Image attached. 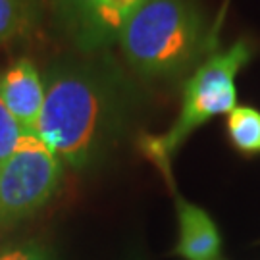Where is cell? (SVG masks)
I'll return each instance as SVG.
<instances>
[{
	"label": "cell",
	"mask_w": 260,
	"mask_h": 260,
	"mask_svg": "<svg viewBox=\"0 0 260 260\" xmlns=\"http://www.w3.org/2000/svg\"><path fill=\"white\" fill-rule=\"evenodd\" d=\"M35 135L77 172L96 166L127 127L133 89L110 58L56 60L43 75Z\"/></svg>",
	"instance_id": "6da1fadb"
},
{
	"label": "cell",
	"mask_w": 260,
	"mask_h": 260,
	"mask_svg": "<svg viewBox=\"0 0 260 260\" xmlns=\"http://www.w3.org/2000/svg\"><path fill=\"white\" fill-rule=\"evenodd\" d=\"M118 43L141 77L176 79L212 54L218 25L195 0H143Z\"/></svg>",
	"instance_id": "7a4b0ae2"
},
{
	"label": "cell",
	"mask_w": 260,
	"mask_h": 260,
	"mask_svg": "<svg viewBox=\"0 0 260 260\" xmlns=\"http://www.w3.org/2000/svg\"><path fill=\"white\" fill-rule=\"evenodd\" d=\"M252 58L249 41L239 39L232 47L214 50L193 70L183 85L177 120L162 135H143L139 149L164 176L168 187L174 185L172 160L193 133L216 116L230 114L237 106V75Z\"/></svg>",
	"instance_id": "3957f363"
},
{
	"label": "cell",
	"mask_w": 260,
	"mask_h": 260,
	"mask_svg": "<svg viewBox=\"0 0 260 260\" xmlns=\"http://www.w3.org/2000/svg\"><path fill=\"white\" fill-rule=\"evenodd\" d=\"M64 162L35 133H23L0 160V233L47 206L62 181Z\"/></svg>",
	"instance_id": "277c9868"
},
{
	"label": "cell",
	"mask_w": 260,
	"mask_h": 260,
	"mask_svg": "<svg viewBox=\"0 0 260 260\" xmlns=\"http://www.w3.org/2000/svg\"><path fill=\"white\" fill-rule=\"evenodd\" d=\"M143 0H54L60 27L83 54H96L118 43Z\"/></svg>",
	"instance_id": "5b68a950"
},
{
	"label": "cell",
	"mask_w": 260,
	"mask_h": 260,
	"mask_svg": "<svg viewBox=\"0 0 260 260\" xmlns=\"http://www.w3.org/2000/svg\"><path fill=\"white\" fill-rule=\"evenodd\" d=\"M0 96L23 133H35L45 104V81L29 58H18L0 74Z\"/></svg>",
	"instance_id": "8992f818"
},
{
	"label": "cell",
	"mask_w": 260,
	"mask_h": 260,
	"mask_svg": "<svg viewBox=\"0 0 260 260\" xmlns=\"http://www.w3.org/2000/svg\"><path fill=\"white\" fill-rule=\"evenodd\" d=\"M176 199L179 237L174 252L183 260H218L222 252V235L205 208L185 201L170 187Z\"/></svg>",
	"instance_id": "52a82bcc"
},
{
	"label": "cell",
	"mask_w": 260,
	"mask_h": 260,
	"mask_svg": "<svg viewBox=\"0 0 260 260\" xmlns=\"http://www.w3.org/2000/svg\"><path fill=\"white\" fill-rule=\"evenodd\" d=\"M228 137L243 154H260V110L252 106H235L228 114Z\"/></svg>",
	"instance_id": "ba28073f"
},
{
	"label": "cell",
	"mask_w": 260,
	"mask_h": 260,
	"mask_svg": "<svg viewBox=\"0 0 260 260\" xmlns=\"http://www.w3.org/2000/svg\"><path fill=\"white\" fill-rule=\"evenodd\" d=\"M37 2L39 0H0V45L33 25Z\"/></svg>",
	"instance_id": "9c48e42d"
},
{
	"label": "cell",
	"mask_w": 260,
	"mask_h": 260,
	"mask_svg": "<svg viewBox=\"0 0 260 260\" xmlns=\"http://www.w3.org/2000/svg\"><path fill=\"white\" fill-rule=\"evenodd\" d=\"M21 135H23V129L19 127V123L10 114L2 96H0V160H4L14 152Z\"/></svg>",
	"instance_id": "30bf717a"
},
{
	"label": "cell",
	"mask_w": 260,
	"mask_h": 260,
	"mask_svg": "<svg viewBox=\"0 0 260 260\" xmlns=\"http://www.w3.org/2000/svg\"><path fill=\"white\" fill-rule=\"evenodd\" d=\"M0 260H56L52 249L37 241H23L0 247Z\"/></svg>",
	"instance_id": "8fae6325"
},
{
	"label": "cell",
	"mask_w": 260,
	"mask_h": 260,
	"mask_svg": "<svg viewBox=\"0 0 260 260\" xmlns=\"http://www.w3.org/2000/svg\"><path fill=\"white\" fill-rule=\"evenodd\" d=\"M129 260H149V258H147L145 254H135V256H131Z\"/></svg>",
	"instance_id": "7c38bea8"
}]
</instances>
